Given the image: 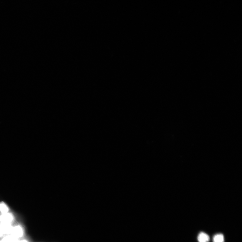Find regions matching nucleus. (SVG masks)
I'll return each instance as SVG.
<instances>
[{"mask_svg": "<svg viewBox=\"0 0 242 242\" xmlns=\"http://www.w3.org/2000/svg\"><path fill=\"white\" fill-rule=\"evenodd\" d=\"M9 211V208L5 203L3 202L0 203V213L1 214L8 213Z\"/></svg>", "mask_w": 242, "mask_h": 242, "instance_id": "423d86ee", "label": "nucleus"}, {"mask_svg": "<svg viewBox=\"0 0 242 242\" xmlns=\"http://www.w3.org/2000/svg\"><path fill=\"white\" fill-rule=\"evenodd\" d=\"M0 242H1V240H0Z\"/></svg>", "mask_w": 242, "mask_h": 242, "instance_id": "9d476101", "label": "nucleus"}, {"mask_svg": "<svg viewBox=\"0 0 242 242\" xmlns=\"http://www.w3.org/2000/svg\"><path fill=\"white\" fill-rule=\"evenodd\" d=\"M4 236L3 233L1 229V228H0V239L2 238Z\"/></svg>", "mask_w": 242, "mask_h": 242, "instance_id": "6e6552de", "label": "nucleus"}, {"mask_svg": "<svg viewBox=\"0 0 242 242\" xmlns=\"http://www.w3.org/2000/svg\"><path fill=\"white\" fill-rule=\"evenodd\" d=\"M18 239L11 235L4 236L1 240V242H18Z\"/></svg>", "mask_w": 242, "mask_h": 242, "instance_id": "39448f33", "label": "nucleus"}, {"mask_svg": "<svg viewBox=\"0 0 242 242\" xmlns=\"http://www.w3.org/2000/svg\"><path fill=\"white\" fill-rule=\"evenodd\" d=\"M15 220L13 214L11 212L1 214H0V223L11 224Z\"/></svg>", "mask_w": 242, "mask_h": 242, "instance_id": "f03ea898", "label": "nucleus"}, {"mask_svg": "<svg viewBox=\"0 0 242 242\" xmlns=\"http://www.w3.org/2000/svg\"><path fill=\"white\" fill-rule=\"evenodd\" d=\"M25 234L24 229L22 225H17L13 226L11 235L19 240L23 237Z\"/></svg>", "mask_w": 242, "mask_h": 242, "instance_id": "f257e3e1", "label": "nucleus"}, {"mask_svg": "<svg viewBox=\"0 0 242 242\" xmlns=\"http://www.w3.org/2000/svg\"><path fill=\"white\" fill-rule=\"evenodd\" d=\"M213 242H224V237L223 234H218L213 237Z\"/></svg>", "mask_w": 242, "mask_h": 242, "instance_id": "0eeeda50", "label": "nucleus"}, {"mask_svg": "<svg viewBox=\"0 0 242 242\" xmlns=\"http://www.w3.org/2000/svg\"><path fill=\"white\" fill-rule=\"evenodd\" d=\"M18 242H29V241L27 240L22 239V240H19Z\"/></svg>", "mask_w": 242, "mask_h": 242, "instance_id": "1a4fd4ad", "label": "nucleus"}, {"mask_svg": "<svg viewBox=\"0 0 242 242\" xmlns=\"http://www.w3.org/2000/svg\"><path fill=\"white\" fill-rule=\"evenodd\" d=\"M199 242H208L209 240V237L207 234L201 232L198 236Z\"/></svg>", "mask_w": 242, "mask_h": 242, "instance_id": "20e7f679", "label": "nucleus"}, {"mask_svg": "<svg viewBox=\"0 0 242 242\" xmlns=\"http://www.w3.org/2000/svg\"><path fill=\"white\" fill-rule=\"evenodd\" d=\"M13 227L11 224L0 223V228L4 236L11 235Z\"/></svg>", "mask_w": 242, "mask_h": 242, "instance_id": "7ed1b4c3", "label": "nucleus"}]
</instances>
